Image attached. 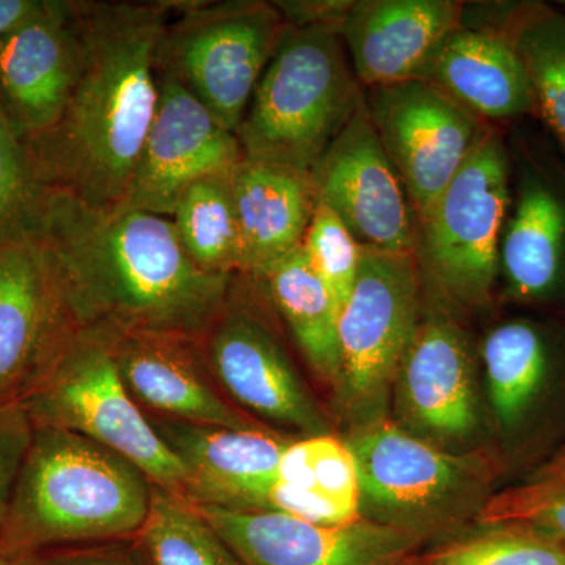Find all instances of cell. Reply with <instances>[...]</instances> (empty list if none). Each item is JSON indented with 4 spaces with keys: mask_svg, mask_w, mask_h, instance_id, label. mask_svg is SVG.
Returning a JSON list of instances; mask_svg holds the SVG:
<instances>
[{
    "mask_svg": "<svg viewBox=\"0 0 565 565\" xmlns=\"http://www.w3.org/2000/svg\"><path fill=\"white\" fill-rule=\"evenodd\" d=\"M39 6V0H0V40L6 39Z\"/></svg>",
    "mask_w": 565,
    "mask_h": 565,
    "instance_id": "37",
    "label": "cell"
},
{
    "mask_svg": "<svg viewBox=\"0 0 565 565\" xmlns=\"http://www.w3.org/2000/svg\"><path fill=\"white\" fill-rule=\"evenodd\" d=\"M79 330L46 245L33 233L0 243V405L22 404Z\"/></svg>",
    "mask_w": 565,
    "mask_h": 565,
    "instance_id": "12",
    "label": "cell"
},
{
    "mask_svg": "<svg viewBox=\"0 0 565 565\" xmlns=\"http://www.w3.org/2000/svg\"><path fill=\"white\" fill-rule=\"evenodd\" d=\"M22 405L33 427L82 435L188 500L184 467L126 390L104 334L81 329Z\"/></svg>",
    "mask_w": 565,
    "mask_h": 565,
    "instance_id": "7",
    "label": "cell"
},
{
    "mask_svg": "<svg viewBox=\"0 0 565 565\" xmlns=\"http://www.w3.org/2000/svg\"><path fill=\"white\" fill-rule=\"evenodd\" d=\"M500 244V281L516 303L565 311V167L516 152Z\"/></svg>",
    "mask_w": 565,
    "mask_h": 565,
    "instance_id": "17",
    "label": "cell"
},
{
    "mask_svg": "<svg viewBox=\"0 0 565 565\" xmlns=\"http://www.w3.org/2000/svg\"><path fill=\"white\" fill-rule=\"evenodd\" d=\"M151 489L117 452L68 430L35 427L0 526V553L20 563L47 550L134 539Z\"/></svg>",
    "mask_w": 565,
    "mask_h": 565,
    "instance_id": "3",
    "label": "cell"
},
{
    "mask_svg": "<svg viewBox=\"0 0 565 565\" xmlns=\"http://www.w3.org/2000/svg\"><path fill=\"white\" fill-rule=\"evenodd\" d=\"M196 508L244 565H408L424 545L363 516L348 525H321L280 511Z\"/></svg>",
    "mask_w": 565,
    "mask_h": 565,
    "instance_id": "15",
    "label": "cell"
},
{
    "mask_svg": "<svg viewBox=\"0 0 565 565\" xmlns=\"http://www.w3.org/2000/svg\"><path fill=\"white\" fill-rule=\"evenodd\" d=\"M255 281L264 286L267 299L285 321L316 377L337 390L341 375L340 311L302 247Z\"/></svg>",
    "mask_w": 565,
    "mask_h": 565,
    "instance_id": "27",
    "label": "cell"
},
{
    "mask_svg": "<svg viewBox=\"0 0 565 565\" xmlns=\"http://www.w3.org/2000/svg\"><path fill=\"white\" fill-rule=\"evenodd\" d=\"M147 416L188 473L189 501L232 511H270L278 467L292 437Z\"/></svg>",
    "mask_w": 565,
    "mask_h": 565,
    "instance_id": "20",
    "label": "cell"
},
{
    "mask_svg": "<svg viewBox=\"0 0 565 565\" xmlns=\"http://www.w3.org/2000/svg\"><path fill=\"white\" fill-rule=\"evenodd\" d=\"M106 338L122 384L145 414L234 430H274L225 396L202 338L161 332Z\"/></svg>",
    "mask_w": 565,
    "mask_h": 565,
    "instance_id": "18",
    "label": "cell"
},
{
    "mask_svg": "<svg viewBox=\"0 0 565 565\" xmlns=\"http://www.w3.org/2000/svg\"><path fill=\"white\" fill-rule=\"evenodd\" d=\"M232 173L196 181L182 193L172 215L178 239L189 258L204 273L222 277H236L241 273Z\"/></svg>",
    "mask_w": 565,
    "mask_h": 565,
    "instance_id": "28",
    "label": "cell"
},
{
    "mask_svg": "<svg viewBox=\"0 0 565 565\" xmlns=\"http://www.w3.org/2000/svg\"><path fill=\"white\" fill-rule=\"evenodd\" d=\"M0 565H20L18 561L11 559V557L3 555L0 553Z\"/></svg>",
    "mask_w": 565,
    "mask_h": 565,
    "instance_id": "38",
    "label": "cell"
},
{
    "mask_svg": "<svg viewBox=\"0 0 565 565\" xmlns=\"http://www.w3.org/2000/svg\"><path fill=\"white\" fill-rule=\"evenodd\" d=\"M173 2H77L79 73L57 122L24 140L41 188L90 206L125 202L159 99Z\"/></svg>",
    "mask_w": 565,
    "mask_h": 565,
    "instance_id": "2",
    "label": "cell"
},
{
    "mask_svg": "<svg viewBox=\"0 0 565 565\" xmlns=\"http://www.w3.org/2000/svg\"><path fill=\"white\" fill-rule=\"evenodd\" d=\"M232 191L241 237V273L259 280L302 245L318 206L311 174L244 161L233 170Z\"/></svg>",
    "mask_w": 565,
    "mask_h": 565,
    "instance_id": "23",
    "label": "cell"
},
{
    "mask_svg": "<svg viewBox=\"0 0 565 565\" xmlns=\"http://www.w3.org/2000/svg\"><path fill=\"white\" fill-rule=\"evenodd\" d=\"M433 289V288H430ZM426 315L397 371L394 390L401 418L430 444L457 445L479 424L470 338L448 302L434 291ZM429 299V294H427Z\"/></svg>",
    "mask_w": 565,
    "mask_h": 565,
    "instance_id": "16",
    "label": "cell"
},
{
    "mask_svg": "<svg viewBox=\"0 0 565 565\" xmlns=\"http://www.w3.org/2000/svg\"><path fill=\"white\" fill-rule=\"evenodd\" d=\"M353 0H289L274 2L286 24L297 29H333L341 25L351 10Z\"/></svg>",
    "mask_w": 565,
    "mask_h": 565,
    "instance_id": "36",
    "label": "cell"
},
{
    "mask_svg": "<svg viewBox=\"0 0 565 565\" xmlns=\"http://www.w3.org/2000/svg\"><path fill=\"white\" fill-rule=\"evenodd\" d=\"M363 103L416 222L493 128L422 79L363 88Z\"/></svg>",
    "mask_w": 565,
    "mask_h": 565,
    "instance_id": "11",
    "label": "cell"
},
{
    "mask_svg": "<svg viewBox=\"0 0 565 565\" xmlns=\"http://www.w3.org/2000/svg\"><path fill=\"white\" fill-rule=\"evenodd\" d=\"M462 14L456 0H353L340 36L356 81L370 88L415 79Z\"/></svg>",
    "mask_w": 565,
    "mask_h": 565,
    "instance_id": "21",
    "label": "cell"
},
{
    "mask_svg": "<svg viewBox=\"0 0 565 565\" xmlns=\"http://www.w3.org/2000/svg\"><path fill=\"white\" fill-rule=\"evenodd\" d=\"M20 565H150L137 539L65 546L25 557Z\"/></svg>",
    "mask_w": 565,
    "mask_h": 565,
    "instance_id": "35",
    "label": "cell"
},
{
    "mask_svg": "<svg viewBox=\"0 0 565 565\" xmlns=\"http://www.w3.org/2000/svg\"><path fill=\"white\" fill-rule=\"evenodd\" d=\"M136 539L150 565H244L196 504L154 484Z\"/></svg>",
    "mask_w": 565,
    "mask_h": 565,
    "instance_id": "29",
    "label": "cell"
},
{
    "mask_svg": "<svg viewBox=\"0 0 565 565\" xmlns=\"http://www.w3.org/2000/svg\"><path fill=\"white\" fill-rule=\"evenodd\" d=\"M33 424L24 405H0V526L33 437Z\"/></svg>",
    "mask_w": 565,
    "mask_h": 565,
    "instance_id": "34",
    "label": "cell"
},
{
    "mask_svg": "<svg viewBox=\"0 0 565 565\" xmlns=\"http://www.w3.org/2000/svg\"><path fill=\"white\" fill-rule=\"evenodd\" d=\"M415 79L429 82L487 122L537 115L530 74L500 32L460 25L438 43Z\"/></svg>",
    "mask_w": 565,
    "mask_h": 565,
    "instance_id": "22",
    "label": "cell"
},
{
    "mask_svg": "<svg viewBox=\"0 0 565 565\" xmlns=\"http://www.w3.org/2000/svg\"><path fill=\"white\" fill-rule=\"evenodd\" d=\"M475 523L523 527L565 548V449L519 484L490 494Z\"/></svg>",
    "mask_w": 565,
    "mask_h": 565,
    "instance_id": "30",
    "label": "cell"
},
{
    "mask_svg": "<svg viewBox=\"0 0 565 565\" xmlns=\"http://www.w3.org/2000/svg\"><path fill=\"white\" fill-rule=\"evenodd\" d=\"M362 99L340 32L286 24L236 132L245 161L310 174Z\"/></svg>",
    "mask_w": 565,
    "mask_h": 565,
    "instance_id": "4",
    "label": "cell"
},
{
    "mask_svg": "<svg viewBox=\"0 0 565 565\" xmlns=\"http://www.w3.org/2000/svg\"><path fill=\"white\" fill-rule=\"evenodd\" d=\"M270 511L321 525L362 519L359 475L348 444L332 434L294 438L281 456Z\"/></svg>",
    "mask_w": 565,
    "mask_h": 565,
    "instance_id": "25",
    "label": "cell"
},
{
    "mask_svg": "<svg viewBox=\"0 0 565 565\" xmlns=\"http://www.w3.org/2000/svg\"><path fill=\"white\" fill-rule=\"evenodd\" d=\"M511 182V152L492 128L418 221L416 258L427 285L451 307L478 308L492 299Z\"/></svg>",
    "mask_w": 565,
    "mask_h": 565,
    "instance_id": "6",
    "label": "cell"
},
{
    "mask_svg": "<svg viewBox=\"0 0 565 565\" xmlns=\"http://www.w3.org/2000/svg\"><path fill=\"white\" fill-rule=\"evenodd\" d=\"M408 565H565V548L511 525H478L430 550Z\"/></svg>",
    "mask_w": 565,
    "mask_h": 565,
    "instance_id": "31",
    "label": "cell"
},
{
    "mask_svg": "<svg viewBox=\"0 0 565 565\" xmlns=\"http://www.w3.org/2000/svg\"><path fill=\"white\" fill-rule=\"evenodd\" d=\"M31 233L54 256L79 329L104 337L203 338L234 280L200 269L172 218L128 204L90 206L44 189Z\"/></svg>",
    "mask_w": 565,
    "mask_h": 565,
    "instance_id": "1",
    "label": "cell"
},
{
    "mask_svg": "<svg viewBox=\"0 0 565 565\" xmlns=\"http://www.w3.org/2000/svg\"><path fill=\"white\" fill-rule=\"evenodd\" d=\"M481 356L494 419L503 433L520 437L542 415L556 384V343L541 323L512 319L487 334Z\"/></svg>",
    "mask_w": 565,
    "mask_h": 565,
    "instance_id": "24",
    "label": "cell"
},
{
    "mask_svg": "<svg viewBox=\"0 0 565 565\" xmlns=\"http://www.w3.org/2000/svg\"><path fill=\"white\" fill-rule=\"evenodd\" d=\"M310 174L319 202L341 218L362 247L415 252L414 207L363 99Z\"/></svg>",
    "mask_w": 565,
    "mask_h": 565,
    "instance_id": "14",
    "label": "cell"
},
{
    "mask_svg": "<svg viewBox=\"0 0 565 565\" xmlns=\"http://www.w3.org/2000/svg\"><path fill=\"white\" fill-rule=\"evenodd\" d=\"M300 247L341 313L359 275L362 245L329 206L318 202Z\"/></svg>",
    "mask_w": 565,
    "mask_h": 565,
    "instance_id": "33",
    "label": "cell"
},
{
    "mask_svg": "<svg viewBox=\"0 0 565 565\" xmlns=\"http://www.w3.org/2000/svg\"><path fill=\"white\" fill-rule=\"evenodd\" d=\"M470 28L503 33L530 74L544 118L565 147V13L545 3H478Z\"/></svg>",
    "mask_w": 565,
    "mask_h": 565,
    "instance_id": "26",
    "label": "cell"
},
{
    "mask_svg": "<svg viewBox=\"0 0 565 565\" xmlns=\"http://www.w3.org/2000/svg\"><path fill=\"white\" fill-rule=\"evenodd\" d=\"M355 459L360 514L422 539L452 534L476 519L503 463L487 452H456L382 418L345 438Z\"/></svg>",
    "mask_w": 565,
    "mask_h": 565,
    "instance_id": "5",
    "label": "cell"
},
{
    "mask_svg": "<svg viewBox=\"0 0 565 565\" xmlns=\"http://www.w3.org/2000/svg\"><path fill=\"white\" fill-rule=\"evenodd\" d=\"M82 54L77 2L39 0L0 40V102L22 140L46 132L68 103Z\"/></svg>",
    "mask_w": 565,
    "mask_h": 565,
    "instance_id": "19",
    "label": "cell"
},
{
    "mask_svg": "<svg viewBox=\"0 0 565 565\" xmlns=\"http://www.w3.org/2000/svg\"><path fill=\"white\" fill-rule=\"evenodd\" d=\"M43 192L24 140L0 102V243L32 232Z\"/></svg>",
    "mask_w": 565,
    "mask_h": 565,
    "instance_id": "32",
    "label": "cell"
},
{
    "mask_svg": "<svg viewBox=\"0 0 565 565\" xmlns=\"http://www.w3.org/2000/svg\"><path fill=\"white\" fill-rule=\"evenodd\" d=\"M158 84V107L122 204L172 218L182 193L204 178L232 173L244 152L236 134L184 85L163 73Z\"/></svg>",
    "mask_w": 565,
    "mask_h": 565,
    "instance_id": "13",
    "label": "cell"
},
{
    "mask_svg": "<svg viewBox=\"0 0 565 565\" xmlns=\"http://www.w3.org/2000/svg\"><path fill=\"white\" fill-rule=\"evenodd\" d=\"M158 52V73L169 74L234 134L273 57L286 22L274 2H173Z\"/></svg>",
    "mask_w": 565,
    "mask_h": 565,
    "instance_id": "9",
    "label": "cell"
},
{
    "mask_svg": "<svg viewBox=\"0 0 565 565\" xmlns=\"http://www.w3.org/2000/svg\"><path fill=\"white\" fill-rule=\"evenodd\" d=\"M415 252L362 248L359 275L338 318L341 375L334 394L356 426L382 418L397 371L427 308Z\"/></svg>",
    "mask_w": 565,
    "mask_h": 565,
    "instance_id": "8",
    "label": "cell"
},
{
    "mask_svg": "<svg viewBox=\"0 0 565 565\" xmlns=\"http://www.w3.org/2000/svg\"><path fill=\"white\" fill-rule=\"evenodd\" d=\"M215 381L236 407L267 427L303 437L330 424L267 321L234 277L225 307L202 338ZM275 430V429H274Z\"/></svg>",
    "mask_w": 565,
    "mask_h": 565,
    "instance_id": "10",
    "label": "cell"
}]
</instances>
